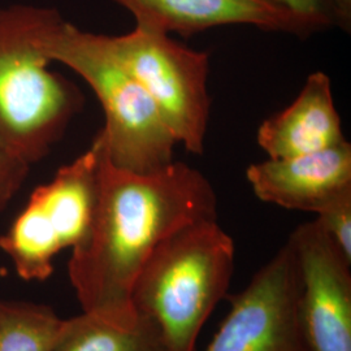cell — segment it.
<instances>
[{"instance_id":"9","label":"cell","mask_w":351,"mask_h":351,"mask_svg":"<svg viewBox=\"0 0 351 351\" xmlns=\"http://www.w3.org/2000/svg\"><path fill=\"white\" fill-rule=\"evenodd\" d=\"M246 177L261 201L288 210L320 213L351 190V145L251 164Z\"/></svg>"},{"instance_id":"14","label":"cell","mask_w":351,"mask_h":351,"mask_svg":"<svg viewBox=\"0 0 351 351\" xmlns=\"http://www.w3.org/2000/svg\"><path fill=\"white\" fill-rule=\"evenodd\" d=\"M316 221L351 263V190L342 193L316 213Z\"/></svg>"},{"instance_id":"17","label":"cell","mask_w":351,"mask_h":351,"mask_svg":"<svg viewBox=\"0 0 351 351\" xmlns=\"http://www.w3.org/2000/svg\"><path fill=\"white\" fill-rule=\"evenodd\" d=\"M333 11L335 26H339L343 32H350L351 0H329Z\"/></svg>"},{"instance_id":"10","label":"cell","mask_w":351,"mask_h":351,"mask_svg":"<svg viewBox=\"0 0 351 351\" xmlns=\"http://www.w3.org/2000/svg\"><path fill=\"white\" fill-rule=\"evenodd\" d=\"M258 145L272 159L326 150L346 142L329 77L308 75L293 103L258 129Z\"/></svg>"},{"instance_id":"8","label":"cell","mask_w":351,"mask_h":351,"mask_svg":"<svg viewBox=\"0 0 351 351\" xmlns=\"http://www.w3.org/2000/svg\"><path fill=\"white\" fill-rule=\"evenodd\" d=\"M125 8L136 26L171 36L191 37L226 25L255 26L306 38L314 30L300 16L267 0H112Z\"/></svg>"},{"instance_id":"12","label":"cell","mask_w":351,"mask_h":351,"mask_svg":"<svg viewBox=\"0 0 351 351\" xmlns=\"http://www.w3.org/2000/svg\"><path fill=\"white\" fill-rule=\"evenodd\" d=\"M51 351H169L160 329L137 316L130 326H117L84 313L62 320Z\"/></svg>"},{"instance_id":"7","label":"cell","mask_w":351,"mask_h":351,"mask_svg":"<svg viewBox=\"0 0 351 351\" xmlns=\"http://www.w3.org/2000/svg\"><path fill=\"white\" fill-rule=\"evenodd\" d=\"M300 275L298 316L307 351H351V263L316 221L288 239Z\"/></svg>"},{"instance_id":"1","label":"cell","mask_w":351,"mask_h":351,"mask_svg":"<svg viewBox=\"0 0 351 351\" xmlns=\"http://www.w3.org/2000/svg\"><path fill=\"white\" fill-rule=\"evenodd\" d=\"M210 219H217V198L201 171L175 160L147 173L121 169L101 139L94 213L68 264L82 311L133 326L132 290L143 265L177 230Z\"/></svg>"},{"instance_id":"2","label":"cell","mask_w":351,"mask_h":351,"mask_svg":"<svg viewBox=\"0 0 351 351\" xmlns=\"http://www.w3.org/2000/svg\"><path fill=\"white\" fill-rule=\"evenodd\" d=\"M63 16L29 4L0 7V147L38 163L59 142L84 98L52 72L46 38Z\"/></svg>"},{"instance_id":"4","label":"cell","mask_w":351,"mask_h":351,"mask_svg":"<svg viewBox=\"0 0 351 351\" xmlns=\"http://www.w3.org/2000/svg\"><path fill=\"white\" fill-rule=\"evenodd\" d=\"M49 59L80 75L99 99L106 124L99 132L110 162L137 173L173 162L178 143L145 88L103 49L98 34L84 32L63 17L51 29Z\"/></svg>"},{"instance_id":"13","label":"cell","mask_w":351,"mask_h":351,"mask_svg":"<svg viewBox=\"0 0 351 351\" xmlns=\"http://www.w3.org/2000/svg\"><path fill=\"white\" fill-rule=\"evenodd\" d=\"M62 320L45 304L0 301V351H51Z\"/></svg>"},{"instance_id":"11","label":"cell","mask_w":351,"mask_h":351,"mask_svg":"<svg viewBox=\"0 0 351 351\" xmlns=\"http://www.w3.org/2000/svg\"><path fill=\"white\" fill-rule=\"evenodd\" d=\"M0 250L25 281H45L52 275L53 261L64 250L63 242L49 215L33 195L10 229L0 236Z\"/></svg>"},{"instance_id":"3","label":"cell","mask_w":351,"mask_h":351,"mask_svg":"<svg viewBox=\"0 0 351 351\" xmlns=\"http://www.w3.org/2000/svg\"><path fill=\"white\" fill-rule=\"evenodd\" d=\"M234 252L217 219L202 220L165 239L141 269L133 310L160 329L169 351H197L202 328L226 297Z\"/></svg>"},{"instance_id":"15","label":"cell","mask_w":351,"mask_h":351,"mask_svg":"<svg viewBox=\"0 0 351 351\" xmlns=\"http://www.w3.org/2000/svg\"><path fill=\"white\" fill-rule=\"evenodd\" d=\"M32 165L0 147V213L23 188Z\"/></svg>"},{"instance_id":"16","label":"cell","mask_w":351,"mask_h":351,"mask_svg":"<svg viewBox=\"0 0 351 351\" xmlns=\"http://www.w3.org/2000/svg\"><path fill=\"white\" fill-rule=\"evenodd\" d=\"M277 7L300 16L314 30L323 32L335 26L333 11L329 0H267Z\"/></svg>"},{"instance_id":"5","label":"cell","mask_w":351,"mask_h":351,"mask_svg":"<svg viewBox=\"0 0 351 351\" xmlns=\"http://www.w3.org/2000/svg\"><path fill=\"white\" fill-rule=\"evenodd\" d=\"M98 37L103 49L155 101L177 142L202 155L211 113L210 56L138 26L123 36Z\"/></svg>"},{"instance_id":"6","label":"cell","mask_w":351,"mask_h":351,"mask_svg":"<svg viewBox=\"0 0 351 351\" xmlns=\"http://www.w3.org/2000/svg\"><path fill=\"white\" fill-rule=\"evenodd\" d=\"M300 275L290 242L229 297L230 310L204 351H307L302 337Z\"/></svg>"}]
</instances>
